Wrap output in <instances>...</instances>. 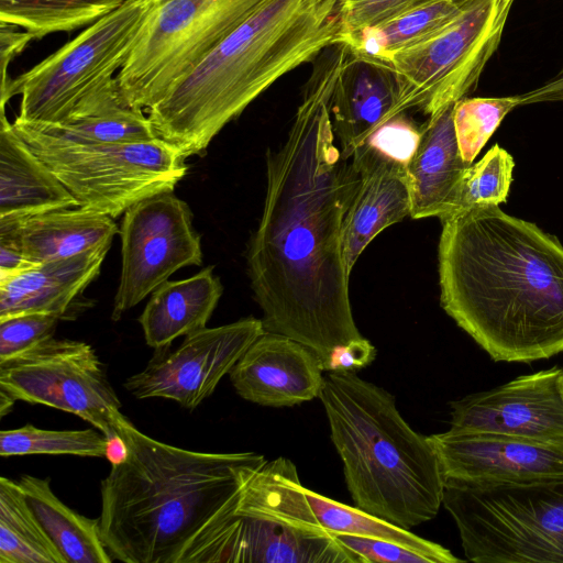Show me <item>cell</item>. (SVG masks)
<instances>
[{"label":"cell","mask_w":563,"mask_h":563,"mask_svg":"<svg viewBox=\"0 0 563 563\" xmlns=\"http://www.w3.org/2000/svg\"><path fill=\"white\" fill-rule=\"evenodd\" d=\"M223 292L213 267L158 286L139 318L146 344L158 349L206 328Z\"/></svg>","instance_id":"cell-24"},{"label":"cell","mask_w":563,"mask_h":563,"mask_svg":"<svg viewBox=\"0 0 563 563\" xmlns=\"http://www.w3.org/2000/svg\"><path fill=\"white\" fill-rule=\"evenodd\" d=\"M398 100V82L390 65L351 52L331 108L333 131L343 158L351 159L379 125L400 114Z\"/></svg>","instance_id":"cell-19"},{"label":"cell","mask_w":563,"mask_h":563,"mask_svg":"<svg viewBox=\"0 0 563 563\" xmlns=\"http://www.w3.org/2000/svg\"><path fill=\"white\" fill-rule=\"evenodd\" d=\"M30 125L84 143H126L158 137L144 110L125 102L115 78L93 87L60 123Z\"/></svg>","instance_id":"cell-25"},{"label":"cell","mask_w":563,"mask_h":563,"mask_svg":"<svg viewBox=\"0 0 563 563\" xmlns=\"http://www.w3.org/2000/svg\"><path fill=\"white\" fill-rule=\"evenodd\" d=\"M37 264L29 261L16 247L0 242V279L19 274Z\"/></svg>","instance_id":"cell-41"},{"label":"cell","mask_w":563,"mask_h":563,"mask_svg":"<svg viewBox=\"0 0 563 563\" xmlns=\"http://www.w3.org/2000/svg\"><path fill=\"white\" fill-rule=\"evenodd\" d=\"M351 55L345 42L313 60L286 141L267 154L266 195L247 250L267 332L290 338L324 368L332 351L363 335L350 301L343 224L360 174L335 143L332 100Z\"/></svg>","instance_id":"cell-1"},{"label":"cell","mask_w":563,"mask_h":563,"mask_svg":"<svg viewBox=\"0 0 563 563\" xmlns=\"http://www.w3.org/2000/svg\"><path fill=\"white\" fill-rule=\"evenodd\" d=\"M355 563L322 526L292 519L286 499L241 493L235 514L189 554L186 563Z\"/></svg>","instance_id":"cell-12"},{"label":"cell","mask_w":563,"mask_h":563,"mask_svg":"<svg viewBox=\"0 0 563 563\" xmlns=\"http://www.w3.org/2000/svg\"><path fill=\"white\" fill-rule=\"evenodd\" d=\"M344 0H266L146 110L156 135L186 158L276 80L342 41Z\"/></svg>","instance_id":"cell-4"},{"label":"cell","mask_w":563,"mask_h":563,"mask_svg":"<svg viewBox=\"0 0 563 563\" xmlns=\"http://www.w3.org/2000/svg\"><path fill=\"white\" fill-rule=\"evenodd\" d=\"M562 383H563V367H562Z\"/></svg>","instance_id":"cell-44"},{"label":"cell","mask_w":563,"mask_h":563,"mask_svg":"<svg viewBox=\"0 0 563 563\" xmlns=\"http://www.w3.org/2000/svg\"><path fill=\"white\" fill-rule=\"evenodd\" d=\"M12 125L79 207L113 219L141 200L173 192L188 169L186 157L161 137L84 143L15 119Z\"/></svg>","instance_id":"cell-7"},{"label":"cell","mask_w":563,"mask_h":563,"mask_svg":"<svg viewBox=\"0 0 563 563\" xmlns=\"http://www.w3.org/2000/svg\"><path fill=\"white\" fill-rule=\"evenodd\" d=\"M0 563H66L19 484L0 477Z\"/></svg>","instance_id":"cell-28"},{"label":"cell","mask_w":563,"mask_h":563,"mask_svg":"<svg viewBox=\"0 0 563 563\" xmlns=\"http://www.w3.org/2000/svg\"><path fill=\"white\" fill-rule=\"evenodd\" d=\"M442 505L467 561L563 563V478L517 484L446 478Z\"/></svg>","instance_id":"cell-6"},{"label":"cell","mask_w":563,"mask_h":563,"mask_svg":"<svg viewBox=\"0 0 563 563\" xmlns=\"http://www.w3.org/2000/svg\"><path fill=\"white\" fill-rule=\"evenodd\" d=\"M421 132V125L415 124L404 112L379 125L363 148H371L407 167L419 145Z\"/></svg>","instance_id":"cell-35"},{"label":"cell","mask_w":563,"mask_h":563,"mask_svg":"<svg viewBox=\"0 0 563 563\" xmlns=\"http://www.w3.org/2000/svg\"><path fill=\"white\" fill-rule=\"evenodd\" d=\"M34 40L27 31H19V26L0 21V62H1V89H4L11 78L8 76V66L27 44Z\"/></svg>","instance_id":"cell-39"},{"label":"cell","mask_w":563,"mask_h":563,"mask_svg":"<svg viewBox=\"0 0 563 563\" xmlns=\"http://www.w3.org/2000/svg\"><path fill=\"white\" fill-rule=\"evenodd\" d=\"M264 332L263 321L254 317L199 329L186 335L175 350L169 345L155 349L145 368L123 385L137 399H170L192 410L212 395L223 376Z\"/></svg>","instance_id":"cell-14"},{"label":"cell","mask_w":563,"mask_h":563,"mask_svg":"<svg viewBox=\"0 0 563 563\" xmlns=\"http://www.w3.org/2000/svg\"><path fill=\"white\" fill-rule=\"evenodd\" d=\"M59 320L47 313H24L0 319V362L53 338Z\"/></svg>","instance_id":"cell-34"},{"label":"cell","mask_w":563,"mask_h":563,"mask_svg":"<svg viewBox=\"0 0 563 563\" xmlns=\"http://www.w3.org/2000/svg\"><path fill=\"white\" fill-rule=\"evenodd\" d=\"M121 273L111 319L135 307L184 266H200V235L188 205L173 192L129 208L119 228Z\"/></svg>","instance_id":"cell-13"},{"label":"cell","mask_w":563,"mask_h":563,"mask_svg":"<svg viewBox=\"0 0 563 563\" xmlns=\"http://www.w3.org/2000/svg\"><path fill=\"white\" fill-rule=\"evenodd\" d=\"M445 478L517 484L563 478V446L505 435L451 433L428 437Z\"/></svg>","instance_id":"cell-16"},{"label":"cell","mask_w":563,"mask_h":563,"mask_svg":"<svg viewBox=\"0 0 563 563\" xmlns=\"http://www.w3.org/2000/svg\"><path fill=\"white\" fill-rule=\"evenodd\" d=\"M318 356L303 344L265 331L229 373L243 399L268 407H291L319 397L324 384Z\"/></svg>","instance_id":"cell-17"},{"label":"cell","mask_w":563,"mask_h":563,"mask_svg":"<svg viewBox=\"0 0 563 563\" xmlns=\"http://www.w3.org/2000/svg\"><path fill=\"white\" fill-rule=\"evenodd\" d=\"M126 0H0V21L30 32L34 40L90 25Z\"/></svg>","instance_id":"cell-30"},{"label":"cell","mask_w":563,"mask_h":563,"mask_svg":"<svg viewBox=\"0 0 563 563\" xmlns=\"http://www.w3.org/2000/svg\"><path fill=\"white\" fill-rule=\"evenodd\" d=\"M128 459L101 481L100 531L112 559L186 563L235 509L266 460L254 452L208 453L155 440L123 415L115 424Z\"/></svg>","instance_id":"cell-3"},{"label":"cell","mask_w":563,"mask_h":563,"mask_svg":"<svg viewBox=\"0 0 563 563\" xmlns=\"http://www.w3.org/2000/svg\"><path fill=\"white\" fill-rule=\"evenodd\" d=\"M376 347L364 336L336 346L323 368L328 372H356L376 357Z\"/></svg>","instance_id":"cell-38"},{"label":"cell","mask_w":563,"mask_h":563,"mask_svg":"<svg viewBox=\"0 0 563 563\" xmlns=\"http://www.w3.org/2000/svg\"><path fill=\"white\" fill-rule=\"evenodd\" d=\"M518 106V96L465 97L455 103L454 130L465 163L473 164L504 118Z\"/></svg>","instance_id":"cell-33"},{"label":"cell","mask_w":563,"mask_h":563,"mask_svg":"<svg viewBox=\"0 0 563 563\" xmlns=\"http://www.w3.org/2000/svg\"><path fill=\"white\" fill-rule=\"evenodd\" d=\"M43 529L66 563H110L113 559L90 519L66 506L52 490L49 478L23 475L18 481Z\"/></svg>","instance_id":"cell-26"},{"label":"cell","mask_w":563,"mask_h":563,"mask_svg":"<svg viewBox=\"0 0 563 563\" xmlns=\"http://www.w3.org/2000/svg\"><path fill=\"white\" fill-rule=\"evenodd\" d=\"M117 233L119 228L113 218L81 207L0 219V242L19 249L35 264L111 245Z\"/></svg>","instance_id":"cell-21"},{"label":"cell","mask_w":563,"mask_h":563,"mask_svg":"<svg viewBox=\"0 0 563 563\" xmlns=\"http://www.w3.org/2000/svg\"><path fill=\"white\" fill-rule=\"evenodd\" d=\"M424 1L427 0H344L343 37L376 25Z\"/></svg>","instance_id":"cell-37"},{"label":"cell","mask_w":563,"mask_h":563,"mask_svg":"<svg viewBox=\"0 0 563 563\" xmlns=\"http://www.w3.org/2000/svg\"><path fill=\"white\" fill-rule=\"evenodd\" d=\"M104 434L93 429L46 430L26 424L0 432L2 457L30 454H68L106 457Z\"/></svg>","instance_id":"cell-31"},{"label":"cell","mask_w":563,"mask_h":563,"mask_svg":"<svg viewBox=\"0 0 563 563\" xmlns=\"http://www.w3.org/2000/svg\"><path fill=\"white\" fill-rule=\"evenodd\" d=\"M466 0H427L388 20L349 34L351 52L386 62L393 54L434 36L462 12Z\"/></svg>","instance_id":"cell-27"},{"label":"cell","mask_w":563,"mask_h":563,"mask_svg":"<svg viewBox=\"0 0 563 563\" xmlns=\"http://www.w3.org/2000/svg\"><path fill=\"white\" fill-rule=\"evenodd\" d=\"M110 246L37 264L0 279V319L24 313L65 318L73 303L99 275Z\"/></svg>","instance_id":"cell-20"},{"label":"cell","mask_w":563,"mask_h":563,"mask_svg":"<svg viewBox=\"0 0 563 563\" xmlns=\"http://www.w3.org/2000/svg\"><path fill=\"white\" fill-rule=\"evenodd\" d=\"M306 499L320 525L331 533L377 538L413 550L431 563L464 562L439 543L421 538L360 508L351 507L303 488Z\"/></svg>","instance_id":"cell-29"},{"label":"cell","mask_w":563,"mask_h":563,"mask_svg":"<svg viewBox=\"0 0 563 563\" xmlns=\"http://www.w3.org/2000/svg\"><path fill=\"white\" fill-rule=\"evenodd\" d=\"M14 402H15L14 399L9 397L7 394L0 391V413H1V417L7 415L11 410V408H12Z\"/></svg>","instance_id":"cell-43"},{"label":"cell","mask_w":563,"mask_h":563,"mask_svg":"<svg viewBox=\"0 0 563 563\" xmlns=\"http://www.w3.org/2000/svg\"><path fill=\"white\" fill-rule=\"evenodd\" d=\"M106 459L111 463V466L119 465L128 459V445L124 439L118 431L109 437H106Z\"/></svg>","instance_id":"cell-42"},{"label":"cell","mask_w":563,"mask_h":563,"mask_svg":"<svg viewBox=\"0 0 563 563\" xmlns=\"http://www.w3.org/2000/svg\"><path fill=\"white\" fill-rule=\"evenodd\" d=\"M520 106L540 102H563V63L558 73L541 86L518 95Z\"/></svg>","instance_id":"cell-40"},{"label":"cell","mask_w":563,"mask_h":563,"mask_svg":"<svg viewBox=\"0 0 563 563\" xmlns=\"http://www.w3.org/2000/svg\"><path fill=\"white\" fill-rule=\"evenodd\" d=\"M355 563H431L427 556L395 542L377 538L332 533Z\"/></svg>","instance_id":"cell-36"},{"label":"cell","mask_w":563,"mask_h":563,"mask_svg":"<svg viewBox=\"0 0 563 563\" xmlns=\"http://www.w3.org/2000/svg\"><path fill=\"white\" fill-rule=\"evenodd\" d=\"M451 433H485L563 446L562 368L552 367L450 404Z\"/></svg>","instance_id":"cell-15"},{"label":"cell","mask_w":563,"mask_h":563,"mask_svg":"<svg viewBox=\"0 0 563 563\" xmlns=\"http://www.w3.org/2000/svg\"><path fill=\"white\" fill-rule=\"evenodd\" d=\"M443 310L495 362L563 352V245L537 224L484 206L441 219Z\"/></svg>","instance_id":"cell-2"},{"label":"cell","mask_w":563,"mask_h":563,"mask_svg":"<svg viewBox=\"0 0 563 563\" xmlns=\"http://www.w3.org/2000/svg\"><path fill=\"white\" fill-rule=\"evenodd\" d=\"M355 506L410 530L433 519L445 475L428 437L415 431L386 389L330 372L319 395Z\"/></svg>","instance_id":"cell-5"},{"label":"cell","mask_w":563,"mask_h":563,"mask_svg":"<svg viewBox=\"0 0 563 563\" xmlns=\"http://www.w3.org/2000/svg\"><path fill=\"white\" fill-rule=\"evenodd\" d=\"M153 0H126L88 25L79 35L1 89V112L21 96L15 120L53 125L100 82L113 78L126 62Z\"/></svg>","instance_id":"cell-9"},{"label":"cell","mask_w":563,"mask_h":563,"mask_svg":"<svg viewBox=\"0 0 563 563\" xmlns=\"http://www.w3.org/2000/svg\"><path fill=\"white\" fill-rule=\"evenodd\" d=\"M76 207L79 206L74 196L1 112L0 219L14 220Z\"/></svg>","instance_id":"cell-23"},{"label":"cell","mask_w":563,"mask_h":563,"mask_svg":"<svg viewBox=\"0 0 563 563\" xmlns=\"http://www.w3.org/2000/svg\"><path fill=\"white\" fill-rule=\"evenodd\" d=\"M0 391L12 399L44 405L91 423L104 437L117 432L121 401L92 346L55 339L0 362Z\"/></svg>","instance_id":"cell-11"},{"label":"cell","mask_w":563,"mask_h":563,"mask_svg":"<svg viewBox=\"0 0 563 563\" xmlns=\"http://www.w3.org/2000/svg\"><path fill=\"white\" fill-rule=\"evenodd\" d=\"M515 0H466L459 16L434 36L393 54L397 111L431 115L476 86L496 52Z\"/></svg>","instance_id":"cell-10"},{"label":"cell","mask_w":563,"mask_h":563,"mask_svg":"<svg viewBox=\"0 0 563 563\" xmlns=\"http://www.w3.org/2000/svg\"><path fill=\"white\" fill-rule=\"evenodd\" d=\"M266 0H153L115 79L125 102L148 110Z\"/></svg>","instance_id":"cell-8"},{"label":"cell","mask_w":563,"mask_h":563,"mask_svg":"<svg viewBox=\"0 0 563 563\" xmlns=\"http://www.w3.org/2000/svg\"><path fill=\"white\" fill-rule=\"evenodd\" d=\"M455 103L429 115L421 125L419 145L407 165L412 219L446 217L457 185L470 166L462 158L456 141Z\"/></svg>","instance_id":"cell-22"},{"label":"cell","mask_w":563,"mask_h":563,"mask_svg":"<svg viewBox=\"0 0 563 563\" xmlns=\"http://www.w3.org/2000/svg\"><path fill=\"white\" fill-rule=\"evenodd\" d=\"M360 174L343 224V254L349 272L366 246L386 228L410 217L407 167L363 148L351 158Z\"/></svg>","instance_id":"cell-18"},{"label":"cell","mask_w":563,"mask_h":563,"mask_svg":"<svg viewBox=\"0 0 563 563\" xmlns=\"http://www.w3.org/2000/svg\"><path fill=\"white\" fill-rule=\"evenodd\" d=\"M514 167L511 154L495 144L477 163L470 165L465 170L448 216L505 202L512 183Z\"/></svg>","instance_id":"cell-32"}]
</instances>
